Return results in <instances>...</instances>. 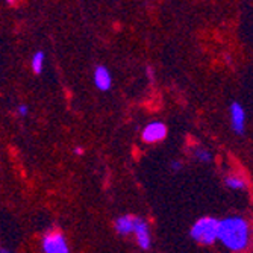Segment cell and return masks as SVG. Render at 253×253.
<instances>
[{"instance_id":"6da1fadb","label":"cell","mask_w":253,"mask_h":253,"mask_svg":"<svg viewBox=\"0 0 253 253\" xmlns=\"http://www.w3.org/2000/svg\"><path fill=\"white\" fill-rule=\"evenodd\" d=\"M218 240L232 253L247 250L252 241L250 223L240 215H229L218 220Z\"/></svg>"},{"instance_id":"7a4b0ae2","label":"cell","mask_w":253,"mask_h":253,"mask_svg":"<svg viewBox=\"0 0 253 253\" xmlns=\"http://www.w3.org/2000/svg\"><path fill=\"white\" fill-rule=\"evenodd\" d=\"M191 238L203 246H211L218 240V220L215 217H200L190 229Z\"/></svg>"},{"instance_id":"3957f363","label":"cell","mask_w":253,"mask_h":253,"mask_svg":"<svg viewBox=\"0 0 253 253\" xmlns=\"http://www.w3.org/2000/svg\"><path fill=\"white\" fill-rule=\"evenodd\" d=\"M41 247L44 253H70L67 238L59 231H49L41 240Z\"/></svg>"},{"instance_id":"277c9868","label":"cell","mask_w":253,"mask_h":253,"mask_svg":"<svg viewBox=\"0 0 253 253\" xmlns=\"http://www.w3.org/2000/svg\"><path fill=\"white\" fill-rule=\"evenodd\" d=\"M167 132H169L167 126L163 122H152L147 126H144L141 132V138L147 144H155V143H161L163 140H166Z\"/></svg>"},{"instance_id":"5b68a950","label":"cell","mask_w":253,"mask_h":253,"mask_svg":"<svg viewBox=\"0 0 253 253\" xmlns=\"http://www.w3.org/2000/svg\"><path fill=\"white\" fill-rule=\"evenodd\" d=\"M133 234L136 238V244L140 246L143 250H149L152 247V235H150V227L146 220L141 217L135 218V226H133Z\"/></svg>"},{"instance_id":"8992f818","label":"cell","mask_w":253,"mask_h":253,"mask_svg":"<svg viewBox=\"0 0 253 253\" xmlns=\"http://www.w3.org/2000/svg\"><path fill=\"white\" fill-rule=\"evenodd\" d=\"M229 119H231V127L235 133L241 135L246 129V109L241 103L232 102L229 106Z\"/></svg>"},{"instance_id":"52a82bcc","label":"cell","mask_w":253,"mask_h":253,"mask_svg":"<svg viewBox=\"0 0 253 253\" xmlns=\"http://www.w3.org/2000/svg\"><path fill=\"white\" fill-rule=\"evenodd\" d=\"M94 85L97 89L100 91H108L112 86V76L109 73V70L103 65L96 67L94 70Z\"/></svg>"},{"instance_id":"ba28073f","label":"cell","mask_w":253,"mask_h":253,"mask_svg":"<svg viewBox=\"0 0 253 253\" xmlns=\"http://www.w3.org/2000/svg\"><path fill=\"white\" fill-rule=\"evenodd\" d=\"M135 218H136V215H132V214L120 215V217L116 220V223H114V227H116L117 234L122 235V237H126V235L133 234Z\"/></svg>"},{"instance_id":"9c48e42d","label":"cell","mask_w":253,"mask_h":253,"mask_svg":"<svg viewBox=\"0 0 253 253\" xmlns=\"http://www.w3.org/2000/svg\"><path fill=\"white\" fill-rule=\"evenodd\" d=\"M224 185L229 190L243 191V190H247V180L244 176H241L238 173H229L224 176Z\"/></svg>"},{"instance_id":"30bf717a","label":"cell","mask_w":253,"mask_h":253,"mask_svg":"<svg viewBox=\"0 0 253 253\" xmlns=\"http://www.w3.org/2000/svg\"><path fill=\"white\" fill-rule=\"evenodd\" d=\"M191 155H193L194 159H197L199 163H202V164H208V163H211V161H212V153L208 149L202 147V146L193 147L191 149Z\"/></svg>"},{"instance_id":"8fae6325","label":"cell","mask_w":253,"mask_h":253,"mask_svg":"<svg viewBox=\"0 0 253 253\" xmlns=\"http://www.w3.org/2000/svg\"><path fill=\"white\" fill-rule=\"evenodd\" d=\"M44 61H45V55H44V52L38 50V52H35V53H34L31 65H32V70H34L37 75H40V73L42 72V68H44Z\"/></svg>"},{"instance_id":"7c38bea8","label":"cell","mask_w":253,"mask_h":253,"mask_svg":"<svg viewBox=\"0 0 253 253\" xmlns=\"http://www.w3.org/2000/svg\"><path fill=\"white\" fill-rule=\"evenodd\" d=\"M182 167H183V164L180 163L179 159H174V161H171V163H170V169L173 171H179V170H182Z\"/></svg>"},{"instance_id":"4fadbf2b","label":"cell","mask_w":253,"mask_h":253,"mask_svg":"<svg viewBox=\"0 0 253 253\" xmlns=\"http://www.w3.org/2000/svg\"><path fill=\"white\" fill-rule=\"evenodd\" d=\"M17 112H18V116H21V117H26L28 114H29V108H28L26 105H20V106L17 108Z\"/></svg>"},{"instance_id":"5bb4252c","label":"cell","mask_w":253,"mask_h":253,"mask_svg":"<svg viewBox=\"0 0 253 253\" xmlns=\"http://www.w3.org/2000/svg\"><path fill=\"white\" fill-rule=\"evenodd\" d=\"M146 75L149 76V81H150V82H153V81H155V76H153V70H152V67H147Z\"/></svg>"},{"instance_id":"9a60e30c","label":"cell","mask_w":253,"mask_h":253,"mask_svg":"<svg viewBox=\"0 0 253 253\" xmlns=\"http://www.w3.org/2000/svg\"><path fill=\"white\" fill-rule=\"evenodd\" d=\"M75 153L76 155H82L84 153V149L82 147H75Z\"/></svg>"},{"instance_id":"2e32d148","label":"cell","mask_w":253,"mask_h":253,"mask_svg":"<svg viewBox=\"0 0 253 253\" xmlns=\"http://www.w3.org/2000/svg\"><path fill=\"white\" fill-rule=\"evenodd\" d=\"M0 253H11V252L6 250V249H3V247H0Z\"/></svg>"}]
</instances>
